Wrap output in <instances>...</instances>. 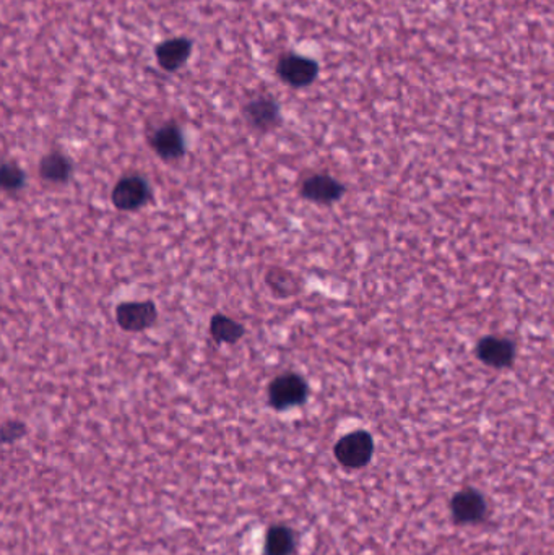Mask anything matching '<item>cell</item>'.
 I'll list each match as a JSON object with an SVG mask.
<instances>
[{
    "label": "cell",
    "instance_id": "obj_1",
    "mask_svg": "<svg viewBox=\"0 0 554 555\" xmlns=\"http://www.w3.org/2000/svg\"><path fill=\"white\" fill-rule=\"evenodd\" d=\"M275 74L283 84L294 90H301L308 88L319 78L320 65L316 59L301 56L296 52H285L277 60Z\"/></svg>",
    "mask_w": 554,
    "mask_h": 555
},
{
    "label": "cell",
    "instance_id": "obj_2",
    "mask_svg": "<svg viewBox=\"0 0 554 555\" xmlns=\"http://www.w3.org/2000/svg\"><path fill=\"white\" fill-rule=\"evenodd\" d=\"M333 454L337 462L348 470L365 468L373 460L374 440L366 430H355L343 435L335 444Z\"/></svg>",
    "mask_w": 554,
    "mask_h": 555
},
{
    "label": "cell",
    "instance_id": "obj_3",
    "mask_svg": "<svg viewBox=\"0 0 554 555\" xmlns=\"http://www.w3.org/2000/svg\"><path fill=\"white\" fill-rule=\"evenodd\" d=\"M309 397V387L306 380L298 374H283L273 379L269 387V403L277 411H286L301 406Z\"/></svg>",
    "mask_w": 554,
    "mask_h": 555
},
{
    "label": "cell",
    "instance_id": "obj_4",
    "mask_svg": "<svg viewBox=\"0 0 554 555\" xmlns=\"http://www.w3.org/2000/svg\"><path fill=\"white\" fill-rule=\"evenodd\" d=\"M245 124L261 133H269L282 125V106L270 94H259L243 106Z\"/></svg>",
    "mask_w": 554,
    "mask_h": 555
},
{
    "label": "cell",
    "instance_id": "obj_5",
    "mask_svg": "<svg viewBox=\"0 0 554 555\" xmlns=\"http://www.w3.org/2000/svg\"><path fill=\"white\" fill-rule=\"evenodd\" d=\"M451 511L457 525H475L485 519L488 505L478 491L465 487L452 497Z\"/></svg>",
    "mask_w": 554,
    "mask_h": 555
},
{
    "label": "cell",
    "instance_id": "obj_6",
    "mask_svg": "<svg viewBox=\"0 0 554 555\" xmlns=\"http://www.w3.org/2000/svg\"><path fill=\"white\" fill-rule=\"evenodd\" d=\"M347 187L329 174H314L301 185V195L308 202L317 205H333L343 198Z\"/></svg>",
    "mask_w": 554,
    "mask_h": 555
},
{
    "label": "cell",
    "instance_id": "obj_7",
    "mask_svg": "<svg viewBox=\"0 0 554 555\" xmlns=\"http://www.w3.org/2000/svg\"><path fill=\"white\" fill-rule=\"evenodd\" d=\"M475 354L479 361L493 369H506L516 359V344L501 336H485L477 344Z\"/></svg>",
    "mask_w": 554,
    "mask_h": 555
},
{
    "label": "cell",
    "instance_id": "obj_8",
    "mask_svg": "<svg viewBox=\"0 0 554 555\" xmlns=\"http://www.w3.org/2000/svg\"><path fill=\"white\" fill-rule=\"evenodd\" d=\"M194 41L186 36L170 37L155 47V59L168 74H174L188 64L192 56Z\"/></svg>",
    "mask_w": 554,
    "mask_h": 555
},
{
    "label": "cell",
    "instance_id": "obj_9",
    "mask_svg": "<svg viewBox=\"0 0 554 555\" xmlns=\"http://www.w3.org/2000/svg\"><path fill=\"white\" fill-rule=\"evenodd\" d=\"M150 145L158 157L166 161H176L186 153L184 133L176 122H166L153 132Z\"/></svg>",
    "mask_w": 554,
    "mask_h": 555
},
{
    "label": "cell",
    "instance_id": "obj_10",
    "mask_svg": "<svg viewBox=\"0 0 554 555\" xmlns=\"http://www.w3.org/2000/svg\"><path fill=\"white\" fill-rule=\"evenodd\" d=\"M116 318L119 326L125 332H143L150 328L158 318V310L150 301L147 302H124L116 310Z\"/></svg>",
    "mask_w": 554,
    "mask_h": 555
},
{
    "label": "cell",
    "instance_id": "obj_11",
    "mask_svg": "<svg viewBox=\"0 0 554 555\" xmlns=\"http://www.w3.org/2000/svg\"><path fill=\"white\" fill-rule=\"evenodd\" d=\"M150 189L141 176H127L121 179L113 190V202L116 208L123 212L139 210L147 204Z\"/></svg>",
    "mask_w": 554,
    "mask_h": 555
},
{
    "label": "cell",
    "instance_id": "obj_12",
    "mask_svg": "<svg viewBox=\"0 0 554 555\" xmlns=\"http://www.w3.org/2000/svg\"><path fill=\"white\" fill-rule=\"evenodd\" d=\"M210 334L216 342L235 344L245 336V330L243 325L223 314L213 315L210 322Z\"/></svg>",
    "mask_w": 554,
    "mask_h": 555
},
{
    "label": "cell",
    "instance_id": "obj_13",
    "mask_svg": "<svg viewBox=\"0 0 554 555\" xmlns=\"http://www.w3.org/2000/svg\"><path fill=\"white\" fill-rule=\"evenodd\" d=\"M296 547L294 533L290 527L277 525L267 531L265 555H292Z\"/></svg>",
    "mask_w": 554,
    "mask_h": 555
},
{
    "label": "cell",
    "instance_id": "obj_14",
    "mask_svg": "<svg viewBox=\"0 0 554 555\" xmlns=\"http://www.w3.org/2000/svg\"><path fill=\"white\" fill-rule=\"evenodd\" d=\"M39 173L49 182H66L72 173V165L62 153L52 151L41 159Z\"/></svg>",
    "mask_w": 554,
    "mask_h": 555
},
{
    "label": "cell",
    "instance_id": "obj_15",
    "mask_svg": "<svg viewBox=\"0 0 554 555\" xmlns=\"http://www.w3.org/2000/svg\"><path fill=\"white\" fill-rule=\"evenodd\" d=\"M25 173L15 163L0 165V190L15 192L25 185Z\"/></svg>",
    "mask_w": 554,
    "mask_h": 555
},
{
    "label": "cell",
    "instance_id": "obj_16",
    "mask_svg": "<svg viewBox=\"0 0 554 555\" xmlns=\"http://www.w3.org/2000/svg\"><path fill=\"white\" fill-rule=\"evenodd\" d=\"M27 432V427L20 421H10L0 427V442L2 444H12L17 442Z\"/></svg>",
    "mask_w": 554,
    "mask_h": 555
}]
</instances>
